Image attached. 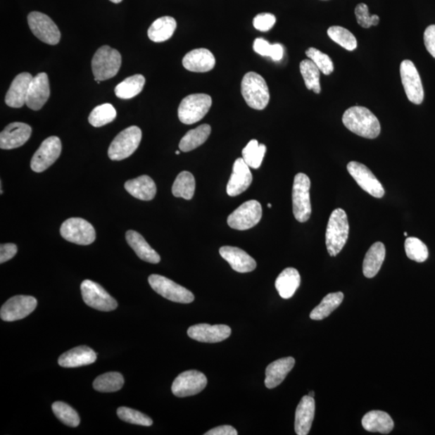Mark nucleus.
Returning a JSON list of instances; mask_svg holds the SVG:
<instances>
[{
    "label": "nucleus",
    "mask_w": 435,
    "mask_h": 435,
    "mask_svg": "<svg viewBox=\"0 0 435 435\" xmlns=\"http://www.w3.org/2000/svg\"><path fill=\"white\" fill-rule=\"evenodd\" d=\"M126 241L139 259L152 264H158L160 261L159 254L150 246L141 234L137 232L127 231Z\"/></svg>",
    "instance_id": "28"
},
{
    "label": "nucleus",
    "mask_w": 435,
    "mask_h": 435,
    "mask_svg": "<svg viewBox=\"0 0 435 435\" xmlns=\"http://www.w3.org/2000/svg\"><path fill=\"white\" fill-rule=\"evenodd\" d=\"M53 414L58 420L70 427H79L80 417L77 412L71 406L61 401H57L52 405Z\"/></svg>",
    "instance_id": "43"
},
{
    "label": "nucleus",
    "mask_w": 435,
    "mask_h": 435,
    "mask_svg": "<svg viewBox=\"0 0 435 435\" xmlns=\"http://www.w3.org/2000/svg\"><path fill=\"white\" fill-rule=\"evenodd\" d=\"M177 22L171 16H163L155 20L148 30V36L153 42L168 41L174 35Z\"/></svg>",
    "instance_id": "33"
},
{
    "label": "nucleus",
    "mask_w": 435,
    "mask_h": 435,
    "mask_svg": "<svg viewBox=\"0 0 435 435\" xmlns=\"http://www.w3.org/2000/svg\"><path fill=\"white\" fill-rule=\"evenodd\" d=\"M33 79L30 72H21L11 84L5 97V103L10 108H20L26 104L27 92Z\"/></svg>",
    "instance_id": "22"
},
{
    "label": "nucleus",
    "mask_w": 435,
    "mask_h": 435,
    "mask_svg": "<svg viewBox=\"0 0 435 435\" xmlns=\"http://www.w3.org/2000/svg\"><path fill=\"white\" fill-rule=\"evenodd\" d=\"M31 134L32 128L29 125L12 122L0 134V148L8 150L21 147L29 141Z\"/></svg>",
    "instance_id": "20"
},
{
    "label": "nucleus",
    "mask_w": 435,
    "mask_h": 435,
    "mask_svg": "<svg viewBox=\"0 0 435 435\" xmlns=\"http://www.w3.org/2000/svg\"><path fill=\"white\" fill-rule=\"evenodd\" d=\"M310 180L308 175L299 172L294 177L292 200L293 212L300 222L308 221L311 215L310 198Z\"/></svg>",
    "instance_id": "7"
},
{
    "label": "nucleus",
    "mask_w": 435,
    "mask_h": 435,
    "mask_svg": "<svg viewBox=\"0 0 435 435\" xmlns=\"http://www.w3.org/2000/svg\"><path fill=\"white\" fill-rule=\"evenodd\" d=\"M60 233L67 241L80 245H90L96 241L94 227L82 218H70L61 225Z\"/></svg>",
    "instance_id": "9"
},
{
    "label": "nucleus",
    "mask_w": 435,
    "mask_h": 435,
    "mask_svg": "<svg viewBox=\"0 0 435 435\" xmlns=\"http://www.w3.org/2000/svg\"><path fill=\"white\" fill-rule=\"evenodd\" d=\"M144 84L145 79L141 75L128 77L116 86L115 96L121 99H130L142 92Z\"/></svg>",
    "instance_id": "36"
},
{
    "label": "nucleus",
    "mask_w": 435,
    "mask_h": 435,
    "mask_svg": "<svg viewBox=\"0 0 435 435\" xmlns=\"http://www.w3.org/2000/svg\"><path fill=\"white\" fill-rule=\"evenodd\" d=\"M400 74L407 98L412 103L421 104L424 99V90L415 64L410 60H404L401 63Z\"/></svg>",
    "instance_id": "14"
},
{
    "label": "nucleus",
    "mask_w": 435,
    "mask_h": 435,
    "mask_svg": "<svg viewBox=\"0 0 435 435\" xmlns=\"http://www.w3.org/2000/svg\"><path fill=\"white\" fill-rule=\"evenodd\" d=\"M121 55L108 46L99 48L94 55L92 67L94 80L105 81L115 77L120 69Z\"/></svg>",
    "instance_id": "4"
},
{
    "label": "nucleus",
    "mask_w": 435,
    "mask_h": 435,
    "mask_svg": "<svg viewBox=\"0 0 435 435\" xmlns=\"http://www.w3.org/2000/svg\"><path fill=\"white\" fill-rule=\"evenodd\" d=\"M125 379L119 372H108L98 377L93 383V387L99 392L113 393L119 391L124 386Z\"/></svg>",
    "instance_id": "38"
},
{
    "label": "nucleus",
    "mask_w": 435,
    "mask_h": 435,
    "mask_svg": "<svg viewBox=\"0 0 435 435\" xmlns=\"http://www.w3.org/2000/svg\"><path fill=\"white\" fill-rule=\"evenodd\" d=\"M220 254L228 262L233 270L245 273L256 270V260L241 248L232 246L222 247L220 249Z\"/></svg>",
    "instance_id": "23"
},
{
    "label": "nucleus",
    "mask_w": 435,
    "mask_h": 435,
    "mask_svg": "<svg viewBox=\"0 0 435 435\" xmlns=\"http://www.w3.org/2000/svg\"><path fill=\"white\" fill-rule=\"evenodd\" d=\"M315 414L314 398L306 395L300 401L295 414V432L298 435L308 434Z\"/></svg>",
    "instance_id": "24"
},
{
    "label": "nucleus",
    "mask_w": 435,
    "mask_h": 435,
    "mask_svg": "<svg viewBox=\"0 0 435 435\" xmlns=\"http://www.w3.org/2000/svg\"><path fill=\"white\" fill-rule=\"evenodd\" d=\"M61 153V142L58 137H50L44 139L33 155L31 160L32 170L36 172L46 170L58 159Z\"/></svg>",
    "instance_id": "15"
},
{
    "label": "nucleus",
    "mask_w": 435,
    "mask_h": 435,
    "mask_svg": "<svg viewBox=\"0 0 435 435\" xmlns=\"http://www.w3.org/2000/svg\"><path fill=\"white\" fill-rule=\"evenodd\" d=\"M405 249L407 256L412 260L422 263L428 258L429 252L427 245L421 239L415 237H408L405 241Z\"/></svg>",
    "instance_id": "44"
},
{
    "label": "nucleus",
    "mask_w": 435,
    "mask_h": 435,
    "mask_svg": "<svg viewBox=\"0 0 435 435\" xmlns=\"http://www.w3.org/2000/svg\"><path fill=\"white\" fill-rule=\"evenodd\" d=\"M116 117V111L113 105L104 103L98 106L89 115V122L96 127H103L110 124Z\"/></svg>",
    "instance_id": "41"
},
{
    "label": "nucleus",
    "mask_w": 435,
    "mask_h": 435,
    "mask_svg": "<svg viewBox=\"0 0 435 435\" xmlns=\"http://www.w3.org/2000/svg\"><path fill=\"white\" fill-rule=\"evenodd\" d=\"M110 1L114 4H120L122 1V0H110Z\"/></svg>",
    "instance_id": "54"
},
{
    "label": "nucleus",
    "mask_w": 435,
    "mask_h": 435,
    "mask_svg": "<svg viewBox=\"0 0 435 435\" xmlns=\"http://www.w3.org/2000/svg\"><path fill=\"white\" fill-rule=\"evenodd\" d=\"M237 429L232 426H220L210 429L205 435H237Z\"/></svg>",
    "instance_id": "52"
},
{
    "label": "nucleus",
    "mask_w": 435,
    "mask_h": 435,
    "mask_svg": "<svg viewBox=\"0 0 435 435\" xmlns=\"http://www.w3.org/2000/svg\"><path fill=\"white\" fill-rule=\"evenodd\" d=\"M83 301L90 308L100 311H113L118 306L116 300L111 297L99 284L91 280L81 284Z\"/></svg>",
    "instance_id": "11"
},
{
    "label": "nucleus",
    "mask_w": 435,
    "mask_h": 435,
    "mask_svg": "<svg viewBox=\"0 0 435 435\" xmlns=\"http://www.w3.org/2000/svg\"><path fill=\"white\" fill-rule=\"evenodd\" d=\"M125 188L133 197L143 201L153 200L157 194V186L152 178L147 175L126 182Z\"/></svg>",
    "instance_id": "29"
},
{
    "label": "nucleus",
    "mask_w": 435,
    "mask_h": 435,
    "mask_svg": "<svg viewBox=\"0 0 435 435\" xmlns=\"http://www.w3.org/2000/svg\"><path fill=\"white\" fill-rule=\"evenodd\" d=\"M276 18L271 13H260L253 19V26L256 30L267 32L276 24Z\"/></svg>",
    "instance_id": "48"
},
{
    "label": "nucleus",
    "mask_w": 435,
    "mask_h": 435,
    "mask_svg": "<svg viewBox=\"0 0 435 435\" xmlns=\"http://www.w3.org/2000/svg\"><path fill=\"white\" fill-rule=\"evenodd\" d=\"M343 122L348 130L362 137L375 139L381 133V125L377 116L370 109L360 106L346 111Z\"/></svg>",
    "instance_id": "1"
},
{
    "label": "nucleus",
    "mask_w": 435,
    "mask_h": 435,
    "mask_svg": "<svg viewBox=\"0 0 435 435\" xmlns=\"http://www.w3.org/2000/svg\"><path fill=\"white\" fill-rule=\"evenodd\" d=\"M49 96L50 89L48 75L46 72H40V74L33 77L30 83L26 99L27 107L33 111L40 110L48 101Z\"/></svg>",
    "instance_id": "21"
},
{
    "label": "nucleus",
    "mask_w": 435,
    "mask_h": 435,
    "mask_svg": "<svg viewBox=\"0 0 435 435\" xmlns=\"http://www.w3.org/2000/svg\"><path fill=\"white\" fill-rule=\"evenodd\" d=\"M386 247L383 243L377 242L372 245L362 263V272L366 277L372 278L377 275L386 258Z\"/></svg>",
    "instance_id": "31"
},
{
    "label": "nucleus",
    "mask_w": 435,
    "mask_h": 435,
    "mask_svg": "<svg viewBox=\"0 0 435 435\" xmlns=\"http://www.w3.org/2000/svg\"><path fill=\"white\" fill-rule=\"evenodd\" d=\"M189 338L202 343H215L224 341L229 338L232 329L227 325H210L201 323L188 329Z\"/></svg>",
    "instance_id": "18"
},
{
    "label": "nucleus",
    "mask_w": 435,
    "mask_h": 435,
    "mask_svg": "<svg viewBox=\"0 0 435 435\" xmlns=\"http://www.w3.org/2000/svg\"><path fill=\"white\" fill-rule=\"evenodd\" d=\"M300 284L301 277L298 271L294 267H287L277 277L275 286L282 298L289 299L296 293Z\"/></svg>",
    "instance_id": "32"
},
{
    "label": "nucleus",
    "mask_w": 435,
    "mask_h": 435,
    "mask_svg": "<svg viewBox=\"0 0 435 435\" xmlns=\"http://www.w3.org/2000/svg\"><path fill=\"white\" fill-rule=\"evenodd\" d=\"M16 253H18V246L15 244H1V246H0V263L4 264L5 262L13 259Z\"/></svg>",
    "instance_id": "50"
},
{
    "label": "nucleus",
    "mask_w": 435,
    "mask_h": 435,
    "mask_svg": "<svg viewBox=\"0 0 435 435\" xmlns=\"http://www.w3.org/2000/svg\"><path fill=\"white\" fill-rule=\"evenodd\" d=\"M211 127L208 125H200L194 130L189 131L182 137L179 149L182 152H189L203 144L210 135Z\"/></svg>",
    "instance_id": "34"
},
{
    "label": "nucleus",
    "mask_w": 435,
    "mask_h": 435,
    "mask_svg": "<svg viewBox=\"0 0 435 435\" xmlns=\"http://www.w3.org/2000/svg\"><path fill=\"white\" fill-rule=\"evenodd\" d=\"M182 65L191 72H205L213 70L215 58L213 53L206 49H196L183 58Z\"/></svg>",
    "instance_id": "25"
},
{
    "label": "nucleus",
    "mask_w": 435,
    "mask_h": 435,
    "mask_svg": "<svg viewBox=\"0 0 435 435\" xmlns=\"http://www.w3.org/2000/svg\"><path fill=\"white\" fill-rule=\"evenodd\" d=\"M253 182V175L249 166L243 158H238L233 165L229 181L227 186V193L231 197H236L246 191Z\"/></svg>",
    "instance_id": "19"
},
{
    "label": "nucleus",
    "mask_w": 435,
    "mask_h": 435,
    "mask_svg": "<svg viewBox=\"0 0 435 435\" xmlns=\"http://www.w3.org/2000/svg\"><path fill=\"white\" fill-rule=\"evenodd\" d=\"M355 14L357 22L365 29H369L372 26H377L379 22H380V18H379L377 15H370L369 7L365 4L362 3L357 5L355 9Z\"/></svg>",
    "instance_id": "47"
},
{
    "label": "nucleus",
    "mask_w": 435,
    "mask_h": 435,
    "mask_svg": "<svg viewBox=\"0 0 435 435\" xmlns=\"http://www.w3.org/2000/svg\"><path fill=\"white\" fill-rule=\"evenodd\" d=\"M195 192V179L191 172L183 171L177 175L172 187L175 197L191 200Z\"/></svg>",
    "instance_id": "37"
},
{
    "label": "nucleus",
    "mask_w": 435,
    "mask_h": 435,
    "mask_svg": "<svg viewBox=\"0 0 435 435\" xmlns=\"http://www.w3.org/2000/svg\"><path fill=\"white\" fill-rule=\"evenodd\" d=\"M37 306V301L32 296L18 295L7 301L0 310V317L5 322H14L25 319Z\"/></svg>",
    "instance_id": "16"
},
{
    "label": "nucleus",
    "mask_w": 435,
    "mask_h": 435,
    "mask_svg": "<svg viewBox=\"0 0 435 435\" xmlns=\"http://www.w3.org/2000/svg\"><path fill=\"white\" fill-rule=\"evenodd\" d=\"M306 56L317 65L323 75H330L334 71L332 60L328 55L315 48H310L305 51Z\"/></svg>",
    "instance_id": "46"
},
{
    "label": "nucleus",
    "mask_w": 435,
    "mask_h": 435,
    "mask_svg": "<svg viewBox=\"0 0 435 435\" xmlns=\"http://www.w3.org/2000/svg\"><path fill=\"white\" fill-rule=\"evenodd\" d=\"M362 426L367 431L387 434L393 431L394 422L387 412L373 410L362 417Z\"/></svg>",
    "instance_id": "30"
},
{
    "label": "nucleus",
    "mask_w": 435,
    "mask_h": 435,
    "mask_svg": "<svg viewBox=\"0 0 435 435\" xmlns=\"http://www.w3.org/2000/svg\"><path fill=\"white\" fill-rule=\"evenodd\" d=\"M208 378L197 370L186 371L178 376L172 384V393L177 398H187L203 391Z\"/></svg>",
    "instance_id": "13"
},
{
    "label": "nucleus",
    "mask_w": 435,
    "mask_h": 435,
    "mask_svg": "<svg viewBox=\"0 0 435 435\" xmlns=\"http://www.w3.org/2000/svg\"><path fill=\"white\" fill-rule=\"evenodd\" d=\"M212 99L208 94H194L182 99L178 108V118L189 125L203 119L211 108Z\"/></svg>",
    "instance_id": "6"
},
{
    "label": "nucleus",
    "mask_w": 435,
    "mask_h": 435,
    "mask_svg": "<svg viewBox=\"0 0 435 435\" xmlns=\"http://www.w3.org/2000/svg\"><path fill=\"white\" fill-rule=\"evenodd\" d=\"M142 132L137 126H131L115 137L108 149V157L113 160H122L135 153L141 144Z\"/></svg>",
    "instance_id": "5"
},
{
    "label": "nucleus",
    "mask_w": 435,
    "mask_h": 435,
    "mask_svg": "<svg viewBox=\"0 0 435 435\" xmlns=\"http://www.w3.org/2000/svg\"><path fill=\"white\" fill-rule=\"evenodd\" d=\"M242 96L250 108L264 110L270 103V94L264 77L255 72H247L241 82Z\"/></svg>",
    "instance_id": "3"
},
{
    "label": "nucleus",
    "mask_w": 435,
    "mask_h": 435,
    "mask_svg": "<svg viewBox=\"0 0 435 435\" xmlns=\"http://www.w3.org/2000/svg\"><path fill=\"white\" fill-rule=\"evenodd\" d=\"M404 236H405V237H408V233H407V232H404Z\"/></svg>",
    "instance_id": "57"
},
{
    "label": "nucleus",
    "mask_w": 435,
    "mask_h": 435,
    "mask_svg": "<svg viewBox=\"0 0 435 435\" xmlns=\"http://www.w3.org/2000/svg\"><path fill=\"white\" fill-rule=\"evenodd\" d=\"M97 355L87 346H80L66 351L58 359V365L63 367H77L94 364Z\"/></svg>",
    "instance_id": "26"
},
{
    "label": "nucleus",
    "mask_w": 435,
    "mask_h": 435,
    "mask_svg": "<svg viewBox=\"0 0 435 435\" xmlns=\"http://www.w3.org/2000/svg\"><path fill=\"white\" fill-rule=\"evenodd\" d=\"M27 23L33 34L44 43L55 46L61 39V32L51 18L46 14L32 12L27 15Z\"/></svg>",
    "instance_id": "12"
},
{
    "label": "nucleus",
    "mask_w": 435,
    "mask_h": 435,
    "mask_svg": "<svg viewBox=\"0 0 435 435\" xmlns=\"http://www.w3.org/2000/svg\"><path fill=\"white\" fill-rule=\"evenodd\" d=\"M300 71L308 90L316 94L321 92L320 70L310 59L303 60L300 63Z\"/></svg>",
    "instance_id": "39"
},
{
    "label": "nucleus",
    "mask_w": 435,
    "mask_h": 435,
    "mask_svg": "<svg viewBox=\"0 0 435 435\" xmlns=\"http://www.w3.org/2000/svg\"><path fill=\"white\" fill-rule=\"evenodd\" d=\"M272 46L269 42L263 38L256 39L253 44V49L256 53L264 57H270L272 51Z\"/></svg>",
    "instance_id": "51"
},
{
    "label": "nucleus",
    "mask_w": 435,
    "mask_h": 435,
    "mask_svg": "<svg viewBox=\"0 0 435 435\" xmlns=\"http://www.w3.org/2000/svg\"><path fill=\"white\" fill-rule=\"evenodd\" d=\"M309 396H310V397H311V398H314V397H315V393H314L313 391H311V392L309 393Z\"/></svg>",
    "instance_id": "55"
},
{
    "label": "nucleus",
    "mask_w": 435,
    "mask_h": 435,
    "mask_svg": "<svg viewBox=\"0 0 435 435\" xmlns=\"http://www.w3.org/2000/svg\"><path fill=\"white\" fill-rule=\"evenodd\" d=\"M117 415L122 421L138 426L150 427L153 423L151 417L142 414L141 412L127 408V407H120L117 410Z\"/></svg>",
    "instance_id": "45"
},
{
    "label": "nucleus",
    "mask_w": 435,
    "mask_h": 435,
    "mask_svg": "<svg viewBox=\"0 0 435 435\" xmlns=\"http://www.w3.org/2000/svg\"><path fill=\"white\" fill-rule=\"evenodd\" d=\"M267 208H272V204H270V203L267 204Z\"/></svg>",
    "instance_id": "56"
},
{
    "label": "nucleus",
    "mask_w": 435,
    "mask_h": 435,
    "mask_svg": "<svg viewBox=\"0 0 435 435\" xmlns=\"http://www.w3.org/2000/svg\"><path fill=\"white\" fill-rule=\"evenodd\" d=\"M176 153L177 155H179V154H180V152H179V151H176V153Z\"/></svg>",
    "instance_id": "58"
},
{
    "label": "nucleus",
    "mask_w": 435,
    "mask_h": 435,
    "mask_svg": "<svg viewBox=\"0 0 435 435\" xmlns=\"http://www.w3.org/2000/svg\"><path fill=\"white\" fill-rule=\"evenodd\" d=\"M150 286L160 296L177 303H191L194 295L185 287L163 276L153 275L149 277Z\"/></svg>",
    "instance_id": "8"
},
{
    "label": "nucleus",
    "mask_w": 435,
    "mask_h": 435,
    "mask_svg": "<svg viewBox=\"0 0 435 435\" xmlns=\"http://www.w3.org/2000/svg\"><path fill=\"white\" fill-rule=\"evenodd\" d=\"M424 44L427 51L435 58V25L427 27L424 32Z\"/></svg>",
    "instance_id": "49"
},
{
    "label": "nucleus",
    "mask_w": 435,
    "mask_h": 435,
    "mask_svg": "<svg viewBox=\"0 0 435 435\" xmlns=\"http://www.w3.org/2000/svg\"><path fill=\"white\" fill-rule=\"evenodd\" d=\"M266 153L265 144H259L256 139H252L243 149V159L253 169H258Z\"/></svg>",
    "instance_id": "40"
},
{
    "label": "nucleus",
    "mask_w": 435,
    "mask_h": 435,
    "mask_svg": "<svg viewBox=\"0 0 435 435\" xmlns=\"http://www.w3.org/2000/svg\"><path fill=\"white\" fill-rule=\"evenodd\" d=\"M262 218L261 205L258 201L250 200L239 206L227 218V225L233 229L244 231L259 224Z\"/></svg>",
    "instance_id": "10"
},
{
    "label": "nucleus",
    "mask_w": 435,
    "mask_h": 435,
    "mask_svg": "<svg viewBox=\"0 0 435 435\" xmlns=\"http://www.w3.org/2000/svg\"><path fill=\"white\" fill-rule=\"evenodd\" d=\"M283 55H284V49L282 44H272L270 58L273 61H279L283 58Z\"/></svg>",
    "instance_id": "53"
},
{
    "label": "nucleus",
    "mask_w": 435,
    "mask_h": 435,
    "mask_svg": "<svg viewBox=\"0 0 435 435\" xmlns=\"http://www.w3.org/2000/svg\"><path fill=\"white\" fill-rule=\"evenodd\" d=\"M294 365V358L290 356L271 362L265 371V386L270 389L277 387L293 370Z\"/></svg>",
    "instance_id": "27"
},
{
    "label": "nucleus",
    "mask_w": 435,
    "mask_h": 435,
    "mask_svg": "<svg viewBox=\"0 0 435 435\" xmlns=\"http://www.w3.org/2000/svg\"><path fill=\"white\" fill-rule=\"evenodd\" d=\"M327 34L333 42L337 43L345 49L348 50V51H353L357 47V41L355 36L343 27H330L327 30Z\"/></svg>",
    "instance_id": "42"
},
{
    "label": "nucleus",
    "mask_w": 435,
    "mask_h": 435,
    "mask_svg": "<svg viewBox=\"0 0 435 435\" xmlns=\"http://www.w3.org/2000/svg\"><path fill=\"white\" fill-rule=\"evenodd\" d=\"M348 171L357 184L367 193L377 198L384 195V189L372 171L367 166L356 161H351L347 166Z\"/></svg>",
    "instance_id": "17"
},
{
    "label": "nucleus",
    "mask_w": 435,
    "mask_h": 435,
    "mask_svg": "<svg viewBox=\"0 0 435 435\" xmlns=\"http://www.w3.org/2000/svg\"><path fill=\"white\" fill-rule=\"evenodd\" d=\"M349 225L347 214L341 209L334 210L329 219L326 232L327 252L336 256L348 241Z\"/></svg>",
    "instance_id": "2"
},
{
    "label": "nucleus",
    "mask_w": 435,
    "mask_h": 435,
    "mask_svg": "<svg viewBox=\"0 0 435 435\" xmlns=\"http://www.w3.org/2000/svg\"><path fill=\"white\" fill-rule=\"evenodd\" d=\"M342 292L332 293L327 295L319 305L311 311L310 319L313 320H322L326 319L336 310L343 301Z\"/></svg>",
    "instance_id": "35"
}]
</instances>
